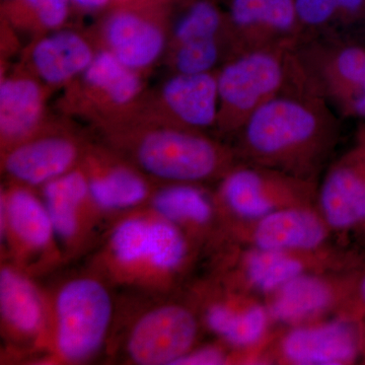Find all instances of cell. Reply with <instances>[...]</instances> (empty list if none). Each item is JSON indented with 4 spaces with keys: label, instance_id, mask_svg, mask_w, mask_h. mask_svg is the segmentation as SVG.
Here are the masks:
<instances>
[{
    "label": "cell",
    "instance_id": "52a82bcc",
    "mask_svg": "<svg viewBox=\"0 0 365 365\" xmlns=\"http://www.w3.org/2000/svg\"><path fill=\"white\" fill-rule=\"evenodd\" d=\"M295 54L314 93L343 116L365 122V45L337 42Z\"/></svg>",
    "mask_w": 365,
    "mask_h": 365
},
{
    "label": "cell",
    "instance_id": "d4e9b609",
    "mask_svg": "<svg viewBox=\"0 0 365 365\" xmlns=\"http://www.w3.org/2000/svg\"><path fill=\"white\" fill-rule=\"evenodd\" d=\"M43 98L39 86L29 78H6L0 85V132L6 141L20 140L39 122Z\"/></svg>",
    "mask_w": 365,
    "mask_h": 365
},
{
    "label": "cell",
    "instance_id": "8992f818",
    "mask_svg": "<svg viewBox=\"0 0 365 365\" xmlns=\"http://www.w3.org/2000/svg\"><path fill=\"white\" fill-rule=\"evenodd\" d=\"M135 158L146 174L169 184H197L234 167L232 151L188 129L148 132L137 143Z\"/></svg>",
    "mask_w": 365,
    "mask_h": 365
},
{
    "label": "cell",
    "instance_id": "8fae6325",
    "mask_svg": "<svg viewBox=\"0 0 365 365\" xmlns=\"http://www.w3.org/2000/svg\"><path fill=\"white\" fill-rule=\"evenodd\" d=\"M361 337L349 319L290 327L276 348L280 361L294 365H345L356 359Z\"/></svg>",
    "mask_w": 365,
    "mask_h": 365
},
{
    "label": "cell",
    "instance_id": "5bb4252c",
    "mask_svg": "<svg viewBox=\"0 0 365 365\" xmlns=\"http://www.w3.org/2000/svg\"><path fill=\"white\" fill-rule=\"evenodd\" d=\"M41 198L61 253H76L86 244L98 215L91 199L86 173L73 169L47 182L42 187Z\"/></svg>",
    "mask_w": 365,
    "mask_h": 365
},
{
    "label": "cell",
    "instance_id": "ffe728a7",
    "mask_svg": "<svg viewBox=\"0 0 365 365\" xmlns=\"http://www.w3.org/2000/svg\"><path fill=\"white\" fill-rule=\"evenodd\" d=\"M106 37L115 56L133 71L150 66L165 49L162 29L128 7L109 16Z\"/></svg>",
    "mask_w": 365,
    "mask_h": 365
},
{
    "label": "cell",
    "instance_id": "484cf974",
    "mask_svg": "<svg viewBox=\"0 0 365 365\" xmlns=\"http://www.w3.org/2000/svg\"><path fill=\"white\" fill-rule=\"evenodd\" d=\"M83 74L88 85L104 91L117 105L128 104L140 91V78L133 69L124 66L111 50L95 55Z\"/></svg>",
    "mask_w": 365,
    "mask_h": 365
},
{
    "label": "cell",
    "instance_id": "f546056e",
    "mask_svg": "<svg viewBox=\"0 0 365 365\" xmlns=\"http://www.w3.org/2000/svg\"><path fill=\"white\" fill-rule=\"evenodd\" d=\"M294 4L300 26L322 29L340 19L336 0H294Z\"/></svg>",
    "mask_w": 365,
    "mask_h": 365
},
{
    "label": "cell",
    "instance_id": "9c48e42d",
    "mask_svg": "<svg viewBox=\"0 0 365 365\" xmlns=\"http://www.w3.org/2000/svg\"><path fill=\"white\" fill-rule=\"evenodd\" d=\"M0 232L1 244L24 270L62 255L42 198L26 187L2 192Z\"/></svg>",
    "mask_w": 365,
    "mask_h": 365
},
{
    "label": "cell",
    "instance_id": "7a4b0ae2",
    "mask_svg": "<svg viewBox=\"0 0 365 365\" xmlns=\"http://www.w3.org/2000/svg\"><path fill=\"white\" fill-rule=\"evenodd\" d=\"M191 258L192 237L150 209L113 225L98 266L119 284L158 292L175 284Z\"/></svg>",
    "mask_w": 365,
    "mask_h": 365
},
{
    "label": "cell",
    "instance_id": "44dd1931",
    "mask_svg": "<svg viewBox=\"0 0 365 365\" xmlns=\"http://www.w3.org/2000/svg\"><path fill=\"white\" fill-rule=\"evenodd\" d=\"M163 98L170 113L190 130L217 125L220 93L212 72L177 73L163 86Z\"/></svg>",
    "mask_w": 365,
    "mask_h": 365
},
{
    "label": "cell",
    "instance_id": "4fadbf2b",
    "mask_svg": "<svg viewBox=\"0 0 365 365\" xmlns=\"http://www.w3.org/2000/svg\"><path fill=\"white\" fill-rule=\"evenodd\" d=\"M227 288L205 294L204 324L230 347L248 351L263 343L272 319L267 306L247 292Z\"/></svg>",
    "mask_w": 365,
    "mask_h": 365
},
{
    "label": "cell",
    "instance_id": "d6a6232c",
    "mask_svg": "<svg viewBox=\"0 0 365 365\" xmlns=\"http://www.w3.org/2000/svg\"><path fill=\"white\" fill-rule=\"evenodd\" d=\"M113 0H71L72 4L85 11H100L111 4Z\"/></svg>",
    "mask_w": 365,
    "mask_h": 365
},
{
    "label": "cell",
    "instance_id": "603a6c76",
    "mask_svg": "<svg viewBox=\"0 0 365 365\" xmlns=\"http://www.w3.org/2000/svg\"><path fill=\"white\" fill-rule=\"evenodd\" d=\"M95 55L83 38L71 31H58L39 41L32 60L46 83L58 85L83 73Z\"/></svg>",
    "mask_w": 365,
    "mask_h": 365
},
{
    "label": "cell",
    "instance_id": "4dcf8cb0",
    "mask_svg": "<svg viewBox=\"0 0 365 365\" xmlns=\"http://www.w3.org/2000/svg\"><path fill=\"white\" fill-rule=\"evenodd\" d=\"M228 361H232V359L223 346L207 345L194 347L176 365H222L228 364Z\"/></svg>",
    "mask_w": 365,
    "mask_h": 365
},
{
    "label": "cell",
    "instance_id": "7402d4cb",
    "mask_svg": "<svg viewBox=\"0 0 365 365\" xmlns=\"http://www.w3.org/2000/svg\"><path fill=\"white\" fill-rule=\"evenodd\" d=\"M150 204L153 212L191 237L210 232L220 215L216 200L196 184H168L151 194Z\"/></svg>",
    "mask_w": 365,
    "mask_h": 365
},
{
    "label": "cell",
    "instance_id": "5b68a950",
    "mask_svg": "<svg viewBox=\"0 0 365 365\" xmlns=\"http://www.w3.org/2000/svg\"><path fill=\"white\" fill-rule=\"evenodd\" d=\"M312 181L251 163L235 165L222 177L216 204L235 223L232 230H239L279 209L311 205Z\"/></svg>",
    "mask_w": 365,
    "mask_h": 365
},
{
    "label": "cell",
    "instance_id": "2e32d148",
    "mask_svg": "<svg viewBox=\"0 0 365 365\" xmlns=\"http://www.w3.org/2000/svg\"><path fill=\"white\" fill-rule=\"evenodd\" d=\"M316 197L317 210L331 232L365 222V145L331 167Z\"/></svg>",
    "mask_w": 365,
    "mask_h": 365
},
{
    "label": "cell",
    "instance_id": "7c38bea8",
    "mask_svg": "<svg viewBox=\"0 0 365 365\" xmlns=\"http://www.w3.org/2000/svg\"><path fill=\"white\" fill-rule=\"evenodd\" d=\"M235 232L256 248L325 255L331 230L317 209L294 205L274 211Z\"/></svg>",
    "mask_w": 365,
    "mask_h": 365
},
{
    "label": "cell",
    "instance_id": "3957f363",
    "mask_svg": "<svg viewBox=\"0 0 365 365\" xmlns=\"http://www.w3.org/2000/svg\"><path fill=\"white\" fill-rule=\"evenodd\" d=\"M218 126L239 132L269 101L287 91L309 88L294 46H269L237 53L216 74Z\"/></svg>",
    "mask_w": 365,
    "mask_h": 365
},
{
    "label": "cell",
    "instance_id": "f1b7e54d",
    "mask_svg": "<svg viewBox=\"0 0 365 365\" xmlns=\"http://www.w3.org/2000/svg\"><path fill=\"white\" fill-rule=\"evenodd\" d=\"M16 16H30L43 28L56 30L69 16L71 0H6Z\"/></svg>",
    "mask_w": 365,
    "mask_h": 365
},
{
    "label": "cell",
    "instance_id": "4316f807",
    "mask_svg": "<svg viewBox=\"0 0 365 365\" xmlns=\"http://www.w3.org/2000/svg\"><path fill=\"white\" fill-rule=\"evenodd\" d=\"M223 26L220 9L210 0H195L180 16L174 28L178 45L218 38Z\"/></svg>",
    "mask_w": 365,
    "mask_h": 365
},
{
    "label": "cell",
    "instance_id": "e575fe53",
    "mask_svg": "<svg viewBox=\"0 0 365 365\" xmlns=\"http://www.w3.org/2000/svg\"><path fill=\"white\" fill-rule=\"evenodd\" d=\"M114 1V0H113ZM116 1L121 2V4H148L150 1H153V0H116Z\"/></svg>",
    "mask_w": 365,
    "mask_h": 365
},
{
    "label": "cell",
    "instance_id": "1f68e13d",
    "mask_svg": "<svg viewBox=\"0 0 365 365\" xmlns=\"http://www.w3.org/2000/svg\"><path fill=\"white\" fill-rule=\"evenodd\" d=\"M340 19L346 23L365 21V0H336Z\"/></svg>",
    "mask_w": 365,
    "mask_h": 365
},
{
    "label": "cell",
    "instance_id": "836d02e7",
    "mask_svg": "<svg viewBox=\"0 0 365 365\" xmlns=\"http://www.w3.org/2000/svg\"><path fill=\"white\" fill-rule=\"evenodd\" d=\"M359 292L360 299H361L362 302L365 304V276L362 278L361 281H360Z\"/></svg>",
    "mask_w": 365,
    "mask_h": 365
},
{
    "label": "cell",
    "instance_id": "30bf717a",
    "mask_svg": "<svg viewBox=\"0 0 365 365\" xmlns=\"http://www.w3.org/2000/svg\"><path fill=\"white\" fill-rule=\"evenodd\" d=\"M0 319L11 343L47 348L50 300L16 264H2L0 270Z\"/></svg>",
    "mask_w": 365,
    "mask_h": 365
},
{
    "label": "cell",
    "instance_id": "ac0fdd59",
    "mask_svg": "<svg viewBox=\"0 0 365 365\" xmlns=\"http://www.w3.org/2000/svg\"><path fill=\"white\" fill-rule=\"evenodd\" d=\"M340 290L330 277L300 274L270 295L267 304L274 323L288 327L316 322L338 304Z\"/></svg>",
    "mask_w": 365,
    "mask_h": 365
},
{
    "label": "cell",
    "instance_id": "9a60e30c",
    "mask_svg": "<svg viewBox=\"0 0 365 365\" xmlns=\"http://www.w3.org/2000/svg\"><path fill=\"white\" fill-rule=\"evenodd\" d=\"M228 21L239 53L294 46L300 34L294 0H232Z\"/></svg>",
    "mask_w": 365,
    "mask_h": 365
},
{
    "label": "cell",
    "instance_id": "e0dca14e",
    "mask_svg": "<svg viewBox=\"0 0 365 365\" xmlns=\"http://www.w3.org/2000/svg\"><path fill=\"white\" fill-rule=\"evenodd\" d=\"M324 255H306L250 247L235 261L228 287L271 295L300 274L323 264Z\"/></svg>",
    "mask_w": 365,
    "mask_h": 365
},
{
    "label": "cell",
    "instance_id": "277c9868",
    "mask_svg": "<svg viewBox=\"0 0 365 365\" xmlns=\"http://www.w3.org/2000/svg\"><path fill=\"white\" fill-rule=\"evenodd\" d=\"M50 300L46 349L60 364H86L107 343L114 321V300L107 283L93 274L64 281Z\"/></svg>",
    "mask_w": 365,
    "mask_h": 365
},
{
    "label": "cell",
    "instance_id": "83f0119b",
    "mask_svg": "<svg viewBox=\"0 0 365 365\" xmlns=\"http://www.w3.org/2000/svg\"><path fill=\"white\" fill-rule=\"evenodd\" d=\"M220 58L218 38L178 45L175 67L178 73L202 74L212 71Z\"/></svg>",
    "mask_w": 365,
    "mask_h": 365
},
{
    "label": "cell",
    "instance_id": "cb8c5ba5",
    "mask_svg": "<svg viewBox=\"0 0 365 365\" xmlns=\"http://www.w3.org/2000/svg\"><path fill=\"white\" fill-rule=\"evenodd\" d=\"M90 195L96 210L102 215L130 212L150 200L148 182L139 173L113 165L86 175Z\"/></svg>",
    "mask_w": 365,
    "mask_h": 365
},
{
    "label": "cell",
    "instance_id": "ba28073f",
    "mask_svg": "<svg viewBox=\"0 0 365 365\" xmlns=\"http://www.w3.org/2000/svg\"><path fill=\"white\" fill-rule=\"evenodd\" d=\"M199 319L190 307L165 302L137 317L127 333L125 352L134 364L176 365L193 349Z\"/></svg>",
    "mask_w": 365,
    "mask_h": 365
},
{
    "label": "cell",
    "instance_id": "6da1fadb",
    "mask_svg": "<svg viewBox=\"0 0 365 365\" xmlns=\"http://www.w3.org/2000/svg\"><path fill=\"white\" fill-rule=\"evenodd\" d=\"M338 120L309 88L281 93L259 108L240 129L247 163L313 180L338 137Z\"/></svg>",
    "mask_w": 365,
    "mask_h": 365
},
{
    "label": "cell",
    "instance_id": "d6986e66",
    "mask_svg": "<svg viewBox=\"0 0 365 365\" xmlns=\"http://www.w3.org/2000/svg\"><path fill=\"white\" fill-rule=\"evenodd\" d=\"M78 148L71 139L43 137L11 148L4 158V170L26 187H41L73 170Z\"/></svg>",
    "mask_w": 365,
    "mask_h": 365
}]
</instances>
